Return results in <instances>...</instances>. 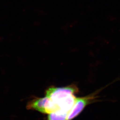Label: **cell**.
<instances>
[{"label": "cell", "mask_w": 120, "mask_h": 120, "mask_svg": "<svg viewBox=\"0 0 120 120\" xmlns=\"http://www.w3.org/2000/svg\"><path fill=\"white\" fill-rule=\"evenodd\" d=\"M69 113L62 111L54 112L48 114L45 120H67Z\"/></svg>", "instance_id": "cell-4"}, {"label": "cell", "mask_w": 120, "mask_h": 120, "mask_svg": "<svg viewBox=\"0 0 120 120\" xmlns=\"http://www.w3.org/2000/svg\"><path fill=\"white\" fill-rule=\"evenodd\" d=\"M26 108L28 110H35L46 114L60 110L56 104L46 96L44 98L35 97L28 102Z\"/></svg>", "instance_id": "cell-2"}, {"label": "cell", "mask_w": 120, "mask_h": 120, "mask_svg": "<svg viewBox=\"0 0 120 120\" xmlns=\"http://www.w3.org/2000/svg\"><path fill=\"white\" fill-rule=\"evenodd\" d=\"M78 92V86L75 84L62 87L50 86L45 90V96L56 102L70 95L77 94Z\"/></svg>", "instance_id": "cell-3"}, {"label": "cell", "mask_w": 120, "mask_h": 120, "mask_svg": "<svg viewBox=\"0 0 120 120\" xmlns=\"http://www.w3.org/2000/svg\"><path fill=\"white\" fill-rule=\"evenodd\" d=\"M107 86L96 90L94 93L87 96L80 98H76L74 104L69 112L67 120H72L75 119L80 115L85 108L88 105L98 101L99 100L98 99L99 98L98 95Z\"/></svg>", "instance_id": "cell-1"}]
</instances>
